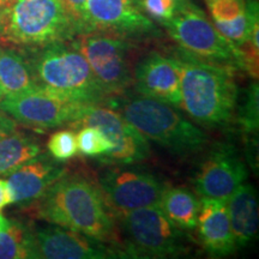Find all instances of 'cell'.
<instances>
[{"label": "cell", "instance_id": "obj_7", "mask_svg": "<svg viewBox=\"0 0 259 259\" xmlns=\"http://www.w3.org/2000/svg\"><path fill=\"white\" fill-rule=\"evenodd\" d=\"M121 220L127 257L169 258L189 252L185 231L174 225L158 205L132 210Z\"/></svg>", "mask_w": 259, "mask_h": 259}, {"label": "cell", "instance_id": "obj_17", "mask_svg": "<svg viewBox=\"0 0 259 259\" xmlns=\"http://www.w3.org/2000/svg\"><path fill=\"white\" fill-rule=\"evenodd\" d=\"M196 228L203 248L212 257H227L238 250L223 200L202 198Z\"/></svg>", "mask_w": 259, "mask_h": 259}, {"label": "cell", "instance_id": "obj_15", "mask_svg": "<svg viewBox=\"0 0 259 259\" xmlns=\"http://www.w3.org/2000/svg\"><path fill=\"white\" fill-rule=\"evenodd\" d=\"M135 89L139 95L181 107L180 74L173 57L151 52L136 66Z\"/></svg>", "mask_w": 259, "mask_h": 259}, {"label": "cell", "instance_id": "obj_18", "mask_svg": "<svg viewBox=\"0 0 259 259\" xmlns=\"http://www.w3.org/2000/svg\"><path fill=\"white\" fill-rule=\"evenodd\" d=\"M226 203L236 247H245L252 242L258 232L257 192L250 184H241Z\"/></svg>", "mask_w": 259, "mask_h": 259}, {"label": "cell", "instance_id": "obj_23", "mask_svg": "<svg viewBox=\"0 0 259 259\" xmlns=\"http://www.w3.org/2000/svg\"><path fill=\"white\" fill-rule=\"evenodd\" d=\"M238 119L239 125H240L241 131L244 132L246 137H250L251 145H250V162L252 164V160L254 156V142L257 141L258 135V83L257 80L250 84L245 92V99L242 101L241 106H239Z\"/></svg>", "mask_w": 259, "mask_h": 259}, {"label": "cell", "instance_id": "obj_10", "mask_svg": "<svg viewBox=\"0 0 259 259\" xmlns=\"http://www.w3.org/2000/svg\"><path fill=\"white\" fill-rule=\"evenodd\" d=\"M76 127L94 126L99 128L113 148L108 154L97 157L101 163L135 164L150 156V144L134 125H131L119 112L101 105L87 106L73 122Z\"/></svg>", "mask_w": 259, "mask_h": 259}, {"label": "cell", "instance_id": "obj_27", "mask_svg": "<svg viewBox=\"0 0 259 259\" xmlns=\"http://www.w3.org/2000/svg\"><path fill=\"white\" fill-rule=\"evenodd\" d=\"M139 8L148 17L158 23L171 18L178 11L174 0H136Z\"/></svg>", "mask_w": 259, "mask_h": 259}, {"label": "cell", "instance_id": "obj_25", "mask_svg": "<svg viewBox=\"0 0 259 259\" xmlns=\"http://www.w3.org/2000/svg\"><path fill=\"white\" fill-rule=\"evenodd\" d=\"M47 149L48 154L56 161H69L78 153L76 135L71 130H59L48 138Z\"/></svg>", "mask_w": 259, "mask_h": 259}, {"label": "cell", "instance_id": "obj_32", "mask_svg": "<svg viewBox=\"0 0 259 259\" xmlns=\"http://www.w3.org/2000/svg\"><path fill=\"white\" fill-rule=\"evenodd\" d=\"M8 223H9V220L6 219L2 212H0V231H2L3 228H5V227L8 226Z\"/></svg>", "mask_w": 259, "mask_h": 259}, {"label": "cell", "instance_id": "obj_16", "mask_svg": "<svg viewBox=\"0 0 259 259\" xmlns=\"http://www.w3.org/2000/svg\"><path fill=\"white\" fill-rule=\"evenodd\" d=\"M63 162L56 161L50 154H40L25 162L8 176V184L14 204L28 206L66 173Z\"/></svg>", "mask_w": 259, "mask_h": 259}, {"label": "cell", "instance_id": "obj_24", "mask_svg": "<svg viewBox=\"0 0 259 259\" xmlns=\"http://www.w3.org/2000/svg\"><path fill=\"white\" fill-rule=\"evenodd\" d=\"M76 141L78 151L84 156L97 158L108 154L113 148L106 136L94 126H80Z\"/></svg>", "mask_w": 259, "mask_h": 259}, {"label": "cell", "instance_id": "obj_33", "mask_svg": "<svg viewBox=\"0 0 259 259\" xmlns=\"http://www.w3.org/2000/svg\"><path fill=\"white\" fill-rule=\"evenodd\" d=\"M174 2L177 3L178 10H180V9H183L184 6H186L187 4H189L191 0H174Z\"/></svg>", "mask_w": 259, "mask_h": 259}, {"label": "cell", "instance_id": "obj_12", "mask_svg": "<svg viewBox=\"0 0 259 259\" xmlns=\"http://www.w3.org/2000/svg\"><path fill=\"white\" fill-rule=\"evenodd\" d=\"M88 31L107 32L128 41L161 36L160 28L136 0H87L83 32Z\"/></svg>", "mask_w": 259, "mask_h": 259}, {"label": "cell", "instance_id": "obj_11", "mask_svg": "<svg viewBox=\"0 0 259 259\" xmlns=\"http://www.w3.org/2000/svg\"><path fill=\"white\" fill-rule=\"evenodd\" d=\"M29 258L109 259L127 258L125 251L95 238L58 225L34 227Z\"/></svg>", "mask_w": 259, "mask_h": 259}, {"label": "cell", "instance_id": "obj_3", "mask_svg": "<svg viewBox=\"0 0 259 259\" xmlns=\"http://www.w3.org/2000/svg\"><path fill=\"white\" fill-rule=\"evenodd\" d=\"M38 88L66 101L101 105L107 96L94 78L88 61L72 40L23 51Z\"/></svg>", "mask_w": 259, "mask_h": 259}, {"label": "cell", "instance_id": "obj_2", "mask_svg": "<svg viewBox=\"0 0 259 259\" xmlns=\"http://www.w3.org/2000/svg\"><path fill=\"white\" fill-rule=\"evenodd\" d=\"M171 57L180 74V108L205 127L231 124L239 99L235 70L200 59L181 48Z\"/></svg>", "mask_w": 259, "mask_h": 259}, {"label": "cell", "instance_id": "obj_20", "mask_svg": "<svg viewBox=\"0 0 259 259\" xmlns=\"http://www.w3.org/2000/svg\"><path fill=\"white\" fill-rule=\"evenodd\" d=\"M158 206L180 229H196L200 202L190 190L184 187H167L162 194Z\"/></svg>", "mask_w": 259, "mask_h": 259}, {"label": "cell", "instance_id": "obj_29", "mask_svg": "<svg viewBox=\"0 0 259 259\" xmlns=\"http://www.w3.org/2000/svg\"><path fill=\"white\" fill-rule=\"evenodd\" d=\"M16 132V122L0 109V138Z\"/></svg>", "mask_w": 259, "mask_h": 259}, {"label": "cell", "instance_id": "obj_26", "mask_svg": "<svg viewBox=\"0 0 259 259\" xmlns=\"http://www.w3.org/2000/svg\"><path fill=\"white\" fill-rule=\"evenodd\" d=\"M212 23H227L246 12L245 0H205Z\"/></svg>", "mask_w": 259, "mask_h": 259}, {"label": "cell", "instance_id": "obj_30", "mask_svg": "<svg viewBox=\"0 0 259 259\" xmlns=\"http://www.w3.org/2000/svg\"><path fill=\"white\" fill-rule=\"evenodd\" d=\"M10 204H14V200H12V194L10 191L8 180L0 179V210L4 209Z\"/></svg>", "mask_w": 259, "mask_h": 259}, {"label": "cell", "instance_id": "obj_34", "mask_svg": "<svg viewBox=\"0 0 259 259\" xmlns=\"http://www.w3.org/2000/svg\"><path fill=\"white\" fill-rule=\"evenodd\" d=\"M0 3H2V4H11L12 0H0Z\"/></svg>", "mask_w": 259, "mask_h": 259}, {"label": "cell", "instance_id": "obj_14", "mask_svg": "<svg viewBox=\"0 0 259 259\" xmlns=\"http://www.w3.org/2000/svg\"><path fill=\"white\" fill-rule=\"evenodd\" d=\"M247 176V167L238 149L231 143H216L200 162L193 186L202 198L227 202Z\"/></svg>", "mask_w": 259, "mask_h": 259}, {"label": "cell", "instance_id": "obj_6", "mask_svg": "<svg viewBox=\"0 0 259 259\" xmlns=\"http://www.w3.org/2000/svg\"><path fill=\"white\" fill-rule=\"evenodd\" d=\"M160 24L181 50L210 63L242 70L238 46L223 36L203 10L192 2Z\"/></svg>", "mask_w": 259, "mask_h": 259}, {"label": "cell", "instance_id": "obj_13", "mask_svg": "<svg viewBox=\"0 0 259 259\" xmlns=\"http://www.w3.org/2000/svg\"><path fill=\"white\" fill-rule=\"evenodd\" d=\"M87 106L66 101L41 88L4 96L0 109L19 124L36 130L54 128L78 120Z\"/></svg>", "mask_w": 259, "mask_h": 259}, {"label": "cell", "instance_id": "obj_31", "mask_svg": "<svg viewBox=\"0 0 259 259\" xmlns=\"http://www.w3.org/2000/svg\"><path fill=\"white\" fill-rule=\"evenodd\" d=\"M10 4H2L0 3V38L3 36V32L5 29L6 18H8V11H9Z\"/></svg>", "mask_w": 259, "mask_h": 259}, {"label": "cell", "instance_id": "obj_9", "mask_svg": "<svg viewBox=\"0 0 259 259\" xmlns=\"http://www.w3.org/2000/svg\"><path fill=\"white\" fill-rule=\"evenodd\" d=\"M167 184L153 171L131 164H111L100 174L99 189L113 213L158 205Z\"/></svg>", "mask_w": 259, "mask_h": 259}, {"label": "cell", "instance_id": "obj_1", "mask_svg": "<svg viewBox=\"0 0 259 259\" xmlns=\"http://www.w3.org/2000/svg\"><path fill=\"white\" fill-rule=\"evenodd\" d=\"M25 208L35 218L118 246L113 212L99 186L80 174H64L44 196Z\"/></svg>", "mask_w": 259, "mask_h": 259}, {"label": "cell", "instance_id": "obj_4", "mask_svg": "<svg viewBox=\"0 0 259 259\" xmlns=\"http://www.w3.org/2000/svg\"><path fill=\"white\" fill-rule=\"evenodd\" d=\"M119 113L145 138L177 156L198 154L208 143L198 126L167 103L142 95L126 97L119 103Z\"/></svg>", "mask_w": 259, "mask_h": 259}, {"label": "cell", "instance_id": "obj_22", "mask_svg": "<svg viewBox=\"0 0 259 259\" xmlns=\"http://www.w3.org/2000/svg\"><path fill=\"white\" fill-rule=\"evenodd\" d=\"M31 241V225L18 220H9L0 231V259L29 258Z\"/></svg>", "mask_w": 259, "mask_h": 259}, {"label": "cell", "instance_id": "obj_21", "mask_svg": "<svg viewBox=\"0 0 259 259\" xmlns=\"http://www.w3.org/2000/svg\"><path fill=\"white\" fill-rule=\"evenodd\" d=\"M41 153L40 143L31 136L21 132L4 136L0 138V177H6Z\"/></svg>", "mask_w": 259, "mask_h": 259}, {"label": "cell", "instance_id": "obj_35", "mask_svg": "<svg viewBox=\"0 0 259 259\" xmlns=\"http://www.w3.org/2000/svg\"><path fill=\"white\" fill-rule=\"evenodd\" d=\"M3 97H4V93H3V89H2V87H0V101H2V99Z\"/></svg>", "mask_w": 259, "mask_h": 259}, {"label": "cell", "instance_id": "obj_19", "mask_svg": "<svg viewBox=\"0 0 259 259\" xmlns=\"http://www.w3.org/2000/svg\"><path fill=\"white\" fill-rule=\"evenodd\" d=\"M0 87L4 96L18 95L37 88L24 52L0 48Z\"/></svg>", "mask_w": 259, "mask_h": 259}, {"label": "cell", "instance_id": "obj_28", "mask_svg": "<svg viewBox=\"0 0 259 259\" xmlns=\"http://www.w3.org/2000/svg\"><path fill=\"white\" fill-rule=\"evenodd\" d=\"M61 3L73 18L79 34H82L84 30V21H85L87 0H61Z\"/></svg>", "mask_w": 259, "mask_h": 259}, {"label": "cell", "instance_id": "obj_5", "mask_svg": "<svg viewBox=\"0 0 259 259\" xmlns=\"http://www.w3.org/2000/svg\"><path fill=\"white\" fill-rule=\"evenodd\" d=\"M79 34L61 0H12L2 42L30 50Z\"/></svg>", "mask_w": 259, "mask_h": 259}, {"label": "cell", "instance_id": "obj_8", "mask_svg": "<svg viewBox=\"0 0 259 259\" xmlns=\"http://www.w3.org/2000/svg\"><path fill=\"white\" fill-rule=\"evenodd\" d=\"M107 99L120 96L134 83L130 67L131 42L101 31H88L72 38Z\"/></svg>", "mask_w": 259, "mask_h": 259}]
</instances>
